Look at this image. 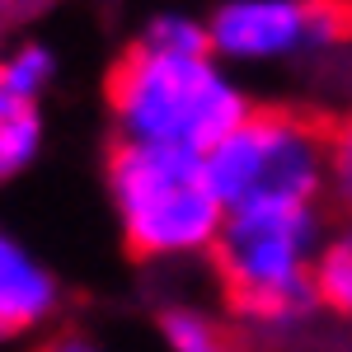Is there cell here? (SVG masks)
<instances>
[{"mask_svg":"<svg viewBox=\"0 0 352 352\" xmlns=\"http://www.w3.org/2000/svg\"><path fill=\"white\" fill-rule=\"evenodd\" d=\"M104 184L132 258L141 263L212 258L226 226V202L212 188L202 155L118 141L104 164Z\"/></svg>","mask_w":352,"mask_h":352,"instance_id":"3957f363","label":"cell"},{"mask_svg":"<svg viewBox=\"0 0 352 352\" xmlns=\"http://www.w3.org/2000/svg\"><path fill=\"white\" fill-rule=\"evenodd\" d=\"M33 352H109V343L94 338V333L80 329V324H61V329H52Z\"/></svg>","mask_w":352,"mask_h":352,"instance_id":"4fadbf2b","label":"cell"},{"mask_svg":"<svg viewBox=\"0 0 352 352\" xmlns=\"http://www.w3.org/2000/svg\"><path fill=\"white\" fill-rule=\"evenodd\" d=\"M61 315V277H56L19 235L0 230V343L28 338Z\"/></svg>","mask_w":352,"mask_h":352,"instance_id":"8992f818","label":"cell"},{"mask_svg":"<svg viewBox=\"0 0 352 352\" xmlns=\"http://www.w3.org/2000/svg\"><path fill=\"white\" fill-rule=\"evenodd\" d=\"M315 296L324 315L352 324V217L329 226V240L315 263Z\"/></svg>","mask_w":352,"mask_h":352,"instance_id":"9c48e42d","label":"cell"},{"mask_svg":"<svg viewBox=\"0 0 352 352\" xmlns=\"http://www.w3.org/2000/svg\"><path fill=\"white\" fill-rule=\"evenodd\" d=\"M43 104L14 94L0 76V188L28 174V164L43 151Z\"/></svg>","mask_w":352,"mask_h":352,"instance_id":"52a82bcc","label":"cell"},{"mask_svg":"<svg viewBox=\"0 0 352 352\" xmlns=\"http://www.w3.org/2000/svg\"><path fill=\"white\" fill-rule=\"evenodd\" d=\"M109 109L118 141L207 155L254 113V99L212 52L169 56L132 43L109 76Z\"/></svg>","mask_w":352,"mask_h":352,"instance_id":"7a4b0ae2","label":"cell"},{"mask_svg":"<svg viewBox=\"0 0 352 352\" xmlns=\"http://www.w3.org/2000/svg\"><path fill=\"white\" fill-rule=\"evenodd\" d=\"M324 240V202H249L226 212L212 268L244 333L292 343L324 315L315 296Z\"/></svg>","mask_w":352,"mask_h":352,"instance_id":"6da1fadb","label":"cell"},{"mask_svg":"<svg viewBox=\"0 0 352 352\" xmlns=\"http://www.w3.org/2000/svg\"><path fill=\"white\" fill-rule=\"evenodd\" d=\"M202 160L226 212L249 202H324L329 127L296 109H254Z\"/></svg>","mask_w":352,"mask_h":352,"instance_id":"277c9868","label":"cell"},{"mask_svg":"<svg viewBox=\"0 0 352 352\" xmlns=\"http://www.w3.org/2000/svg\"><path fill=\"white\" fill-rule=\"evenodd\" d=\"M348 5H352V0H348Z\"/></svg>","mask_w":352,"mask_h":352,"instance_id":"5bb4252c","label":"cell"},{"mask_svg":"<svg viewBox=\"0 0 352 352\" xmlns=\"http://www.w3.org/2000/svg\"><path fill=\"white\" fill-rule=\"evenodd\" d=\"M132 43L146 47V52H169V56L212 52V43H207V19H197L188 10H155L146 24L136 28Z\"/></svg>","mask_w":352,"mask_h":352,"instance_id":"30bf717a","label":"cell"},{"mask_svg":"<svg viewBox=\"0 0 352 352\" xmlns=\"http://www.w3.org/2000/svg\"><path fill=\"white\" fill-rule=\"evenodd\" d=\"M207 43L221 66H292L329 61L352 47L348 0H217Z\"/></svg>","mask_w":352,"mask_h":352,"instance_id":"5b68a950","label":"cell"},{"mask_svg":"<svg viewBox=\"0 0 352 352\" xmlns=\"http://www.w3.org/2000/svg\"><path fill=\"white\" fill-rule=\"evenodd\" d=\"M155 329L169 352H254L235 329H226L217 315H207L202 305H188V300L164 305L155 315Z\"/></svg>","mask_w":352,"mask_h":352,"instance_id":"ba28073f","label":"cell"},{"mask_svg":"<svg viewBox=\"0 0 352 352\" xmlns=\"http://www.w3.org/2000/svg\"><path fill=\"white\" fill-rule=\"evenodd\" d=\"M0 76H5V85H10L14 94L43 104V94H47L52 80H56V52L43 38H24V43H14L10 52L0 56Z\"/></svg>","mask_w":352,"mask_h":352,"instance_id":"8fae6325","label":"cell"},{"mask_svg":"<svg viewBox=\"0 0 352 352\" xmlns=\"http://www.w3.org/2000/svg\"><path fill=\"white\" fill-rule=\"evenodd\" d=\"M324 197L333 202L338 217H352V109L329 122V179Z\"/></svg>","mask_w":352,"mask_h":352,"instance_id":"7c38bea8","label":"cell"}]
</instances>
